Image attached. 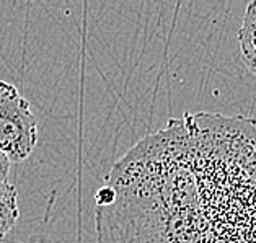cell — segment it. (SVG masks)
<instances>
[{
	"mask_svg": "<svg viewBox=\"0 0 256 243\" xmlns=\"http://www.w3.org/2000/svg\"><path fill=\"white\" fill-rule=\"evenodd\" d=\"M96 243H256V121L186 113L104 176Z\"/></svg>",
	"mask_w": 256,
	"mask_h": 243,
	"instance_id": "obj_1",
	"label": "cell"
},
{
	"mask_svg": "<svg viewBox=\"0 0 256 243\" xmlns=\"http://www.w3.org/2000/svg\"><path fill=\"white\" fill-rule=\"evenodd\" d=\"M38 142V120L15 85L0 78V152L10 162L26 160Z\"/></svg>",
	"mask_w": 256,
	"mask_h": 243,
	"instance_id": "obj_2",
	"label": "cell"
},
{
	"mask_svg": "<svg viewBox=\"0 0 256 243\" xmlns=\"http://www.w3.org/2000/svg\"><path fill=\"white\" fill-rule=\"evenodd\" d=\"M238 44L243 64L256 77V0L250 2L245 8L238 30Z\"/></svg>",
	"mask_w": 256,
	"mask_h": 243,
	"instance_id": "obj_3",
	"label": "cell"
},
{
	"mask_svg": "<svg viewBox=\"0 0 256 243\" xmlns=\"http://www.w3.org/2000/svg\"><path fill=\"white\" fill-rule=\"evenodd\" d=\"M20 217L18 209V192L12 183L0 184V240L5 238Z\"/></svg>",
	"mask_w": 256,
	"mask_h": 243,
	"instance_id": "obj_4",
	"label": "cell"
},
{
	"mask_svg": "<svg viewBox=\"0 0 256 243\" xmlns=\"http://www.w3.org/2000/svg\"><path fill=\"white\" fill-rule=\"evenodd\" d=\"M10 165L12 162L0 152V184L8 182V173H10Z\"/></svg>",
	"mask_w": 256,
	"mask_h": 243,
	"instance_id": "obj_5",
	"label": "cell"
}]
</instances>
